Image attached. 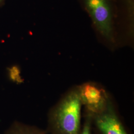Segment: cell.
<instances>
[{
    "instance_id": "cell-1",
    "label": "cell",
    "mask_w": 134,
    "mask_h": 134,
    "mask_svg": "<svg viewBox=\"0 0 134 134\" xmlns=\"http://www.w3.org/2000/svg\"><path fill=\"white\" fill-rule=\"evenodd\" d=\"M82 107L79 87H73L50 110L48 134H80Z\"/></svg>"
},
{
    "instance_id": "cell-3",
    "label": "cell",
    "mask_w": 134,
    "mask_h": 134,
    "mask_svg": "<svg viewBox=\"0 0 134 134\" xmlns=\"http://www.w3.org/2000/svg\"><path fill=\"white\" fill-rule=\"evenodd\" d=\"M82 106L86 114L95 115L103 111L112 101L108 93L100 85L86 82L78 86Z\"/></svg>"
},
{
    "instance_id": "cell-5",
    "label": "cell",
    "mask_w": 134,
    "mask_h": 134,
    "mask_svg": "<svg viewBox=\"0 0 134 134\" xmlns=\"http://www.w3.org/2000/svg\"><path fill=\"white\" fill-rule=\"evenodd\" d=\"M5 134H48L47 130L37 127L15 122L6 131Z\"/></svg>"
},
{
    "instance_id": "cell-4",
    "label": "cell",
    "mask_w": 134,
    "mask_h": 134,
    "mask_svg": "<svg viewBox=\"0 0 134 134\" xmlns=\"http://www.w3.org/2000/svg\"><path fill=\"white\" fill-rule=\"evenodd\" d=\"M91 116L92 124L101 134H128L116 112L112 101L103 111Z\"/></svg>"
},
{
    "instance_id": "cell-7",
    "label": "cell",
    "mask_w": 134,
    "mask_h": 134,
    "mask_svg": "<svg viewBox=\"0 0 134 134\" xmlns=\"http://www.w3.org/2000/svg\"><path fill=\"white\" fill-rule=\"evenodd\" d=\"M6 0H0V9H1L5 4Z\"/></svg>"
},
{
    "instance_id": "cell-8",
    "label": "cell",
    "mask_w": 134,
    "mask_h": 134,
    "mask_svg": "<svg viewBox=\"0 0 134 134\" xmlns=\"http://www.w3.org/2000/svg\"></svg>"
},
{
    "instance_id": "cell-2",
    "label": "cell",
    "mask_w": 134,
    "mask_h": 134,
    "mask_svg": "<svg viewBox=\"0 0 134 134\" xmlns=\"http://www.w3.org/2000/svg\"><path fill=\"white\" fill-rule=\"evenodd\" d=\"M97 30L107 41H114L113 10L109 0H83Z\"/></svg>"
},
{
    "instance_id": "cell-6",
    "label": "cell",
    "mask_w": 134,
    "mask_h": 134,
    "mask_svg": "<svg viewBox=\"0 0 134 134\" xmlns=\"http://www.w3.org/2000/svg\"><path fill=\"white\" fill-rule=\"evenodd\" d=\"M92 121L91 115L85 113V120L79 134H92Z\"/></svg>"
}]
</instances>
